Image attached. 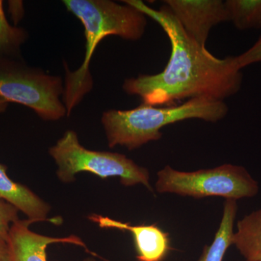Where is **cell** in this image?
<instances>
[{"label":"cell","mask_w":261,"mask_h":261,"mask_svg":"<svg viewBox=\"0 0 261 261\" xmlns=\"http://www.w3.org/2000/svg\"><path fill=\"white\" fill-rule=\"evenodd\" d=\"M161 25L171 43L169 61L157 74L126 79L122 88L143 104L171 106L178 100L208 97L224 101L240 90L243 75L237 56L218 58L182 28L166 5L159 10L141 0H124Z\"/></svg>","instance_id":"cell-1"},{"label":"cell","mask_w":261,"mask_h":261,"mask_svg":"<svg viewBox=\"0 0 261 261\" xmlns=\"http://www.w3.org/2000/svg\"><path fill=\"white\" fill-rule=\"evenodd\" d=\"M63 3L83 25L86 39L85 56L80 68L71 71L65 65L63 102L68 116L93 88L89 66L99 43L111 35L126 40H140L147 22L143 13L125 3L110 0H64Z\"/></svg>","instance_id":"cell-2"},{"label":"cell","mask_w":261,"mask_h":261,"mask_svg":"<svg viewBox=\"0 0 261 261\" xmlns=\"http://www.w3.org/2000/svg\"><path fill=\"white\" fill-rule=\"evenodd\" d=\"M228 108L224 101L208 97L189 99L179 106L142 104L128 111L109 110L102 113L101 122L108 146H124L132 150L162 137L161 129L168 125L189 119L216 123L224 119Z\"/></svg>","instance_id":"cell-3"},{"label":"cell","mask_w":261,"mask_h":261,"mask_svg":"<svg viewBox=\"0 0 261 261\" xmlns=\"http://www.w3.org/2000/svg\"><path fill=\"white\" fill-rule=\"evenodd\" d=\"M63 79L31 66L23 58H0V98L30 108L44 121L67 116Z\"/></svg>","instance_id":"cell-4"},{"label":"cell","mask_w":261,"mask_h":261,"mask_svg":"<svg viewBox=\"0 0 261 261\" xmlns=\"http://www.w3.org/2000/svg\"><path fill=\"white\" fill-rule=\"evenodd\" d=\"M49 152L58 165V178L65 183L74 181L78 173L89 172L102 178L119 177L125 186L142 185L152 191L147 168L123 154L85 148L74 130H67Z\"/></svg>","instance_id":"cell-5"},{"label":"cell","mask_w":261,"mask_h":261,"mask_svg":"<svg viewBox=\"0 0 261 261\" xmlns=\"http://www.w3.org/2000/svg\"><path fill=\"white\" fill-rule=\"evenodd\" d=\"M156 190L195 198L221 197L226 200L255 197L259 192L256 180L243 166L224 164L211 169L185 172L166 166L158 173Z\"/></svg>","instance_id":"cell-6"},{"label":"cell","mask_w":261,"mask_h":261,"mask_svg":"<svg viewBox=\"0 0 261 261\" xmlns=\"http://www.w3.org/2000/svg\"><path fill=\"white\" fill-rule=\"evenodd\" d=\"M163 3L184 30L203 47L215 25L229 21L225 2L221 0H166Z\"/></svg>","instance_id":"cell-7"},{"label":"cell","mask_w":261,"mask_h":261,"mask_svg":"<svg viewBox=\"0 0 261 261\" xmlns=\"http://www.w3.org/2000/svg\"><path fill=\"white\" fill-rule=\"evenodd\" d=\"M89 219L101 228L129 231L135 241L138 261H163L171 250L169 234L156 224L132 226L99 215H92Z\"/></svg>","instance_id":"cell-8"},{"label":"cell","mask_w":261,"mask_h":261,"mask_svg":"<svg viewBox=\"0 0 261 261\" xmlns=\"http://www.w3.org/2000/svg\"><path fill=\"white\" fill-rule=\"evenodd\" d=\"M35 223L32 220H18L10 227L8 243L13 261H47L48 245L53 243H70L84 247L85 244L76 236L49 238L31 231L29 226Z\"/></svg>","instance_id":"cell-9"},{"label":"cell","mask_w":261,"mask_h":261,"mask_svg":"<svg viewBox=\"0 0 261 261\" xmlns=\"http://www.w3.org/2000/svg\"><path fill=\"white\" fill-rule=\"evenodd\" d=\"M0 200H4L22 211L29 220L50 221L54 224H61V218L47 219L50 206L38 197L28 187L16 183L7 174V166L0 163Z\"/></svg>","instance_id":"cell-10"},{"label":"cell","mask_w":261,"mask_h":261,"mask_svg":"<svg viewBox=\"0 0 261 261\" xmlns=\"http://www.w3.org/2000/svg\"><path fill=\"white\" fill-rule=\"evenodd\" d=\"M232 243L245 260L261 261V208L238 221Z\"/></svg>","instance_id":"cell-11"},{"label":"cell","mask_w":261,"mask_h":261,"mask_svg":"<svg viewBox=\"0 0 261 261\" xmlns=\"http://www.w3.org/2000/svg\"><path fill=\"white\" fill-rule=\"evenodd\" d=\"M238 212L236 200H226L222 219L210 246H205L199 261H223L228 247L233 245V224Z\"/></svg>","instance_id":"cell-12"},{"label":"cell","mask_w":261,"mask_h":261,"mask_svg":"<svg viewBox=\"0 0 261 261\" xmlns=\"http://www.w3.org/2000/svg\"><path fill=\"white\" fill-rule=\"evenodd\" d=\"M225 5L237 29L261 28V0H227Z\"/></svg>","instance_id":"cell-13"},{"label":"cell","mask_w":261,"mask_h":261,"mask_svg":"<svg viewBox=\"0 0 261 261\" xmlns=\"http://www.w3.org/2000/svg\"><path fill=\"white\" fill-rule=\"evenodd\" d=\"M25 29L11 25L5 15L3 2L0 0V58H22V46L28 40Z\"/></svg>","instance_id":"cell-14"},{"label":"cell","mask_w":261,"mask_h":261,"mask_svg":"<svg viewBox=\"0 0 261 261\" xmlns=\"http://www.w3.org/2000/svg\"><path fill=\"white\" fill-rule=\"evenodd\" d=\"M18 211L11 204L0 200V238L7 241L12 224L19 220Z\"/></svg>","instance_id":"cell-15"},{"label":"cell","mask_w":261,"mask_h":261,"mask_svg":"<svg viewBox=\"0 0 261 261\" xmlns=\"http://www.w3.org/2000/svg\"><path fill=\"white\" fill-rule=\"evenodd\" d=\"M237 59L241 69L254 63H261V37L250 49L237 56Z\"/></svg>","instance_id":"cell-16"},{"label":"cell","mask_w":261,"mask_h":261,"mask_svg":"<svg viewBox=\"0 0 261 261\" xmlns=\"http://www.w3.org/2000/svg\"><path fill=\"white\" fill-rule=\"evenodd\" d=\"M9 5V11L12 15L15 24H17L20 21V19L23 15V8L22 2L20 1H10L8 2Z\"/></svg>","instance_id":"cell-17"},{"label":"cell","mask_w":261,"mask_h":261,"mask_svg":"<svg viewBox=\"0 0 261 261\" xmlns=\"http://www.w3.org/2000/svg\"><path fill=\"white\" fill-rule=\"evenodd\" d=\"M0 261H13L8 241L2 238H0Z\"/></svg>","instance_id":"cell-18"},{"label":"cell","mask_w":261,"mask_h":261,"mask_svg":"<svg viewBox=\"0 0 261 261\" xmlns=\"http://www.w3.org/2000/svg\"><path fill=\"white\" fill-rule=\"evenodd\" d=\"M9 103L7 102L5 99L0 98V113H5L7 111Z\"/></svg>","instance_id":"cell-19"},{"label":"cell","mask_w":261,"mask_h":261,"mask_svg":"<svg viewBox=\"0 0 261 261\" xmlns=\"http://www.w3.org/2000/svg\"><path fill=\"white\" fill-rule=\"evenodd\" d=\"M84 261H96L95 260H94V259L92 258H87L85 259Z\"/></svg>","instance_id":"cell-20"},{"label":"cell","mask_w":261,"mask_h":261,"mask_svg":"<svg viewBox=\"0 0 261 261\" xmlns=\"http://www.w3.org/2000/svg\"><path fill=\"white\" fill-rule=\"evenodd\" d=\"M244 261H248V260H244Z\"/></svg>","instance_id":"cell-21"}]
</instances>
